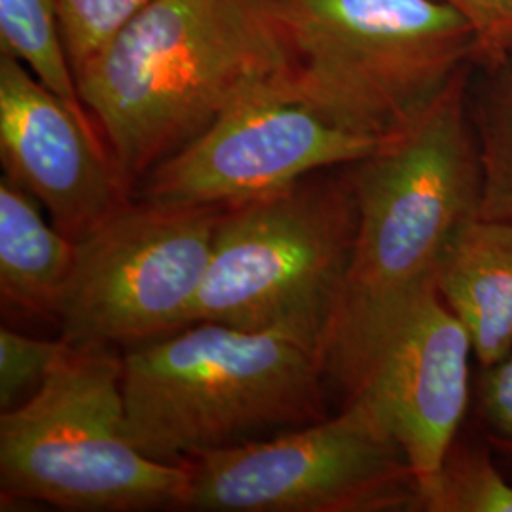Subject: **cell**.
I'll use <instances>...</instances> for the list:
<instances>
[{
    "label": "cell",
    "instance_id": "obj_1",
    "mask_svg": "<svg viewBox=\"0 0 512 512\" xmlns=\"http://www.w3.org/2000/svg\"><path fill=\"white\" fill-rule=\"evenodd\" d=\"M287 73L270 0H156L76 73V86L133 196L154 167Z\"/></svg>",
    "mask_w": 512,
    "mask_h": 512
},
{
    "label": "cell",
    "instance_id": "obj_2",
    "mask_svg": "<svg viewBox=\"0 0 512 512\" xmlns=\"http://www.w3.org/2000/svg\"><path fill=\"white\" fill-rule=\"evenodd\" d=\"M463 67L420 114L348 165L357 236L325 349V372L346 391L393 319L437 285L440 258L478 213L480 156Z\"/></svg>",
    "mask_w": 512,
    "mask_h": 512
},
{
    "label": "cell",
    "instance_id": "obj_3",
    "mask_svg": "<svg viewBox=\"0 0 512 512\" xmlns=\"http://www.w3.org/2000/svg\"><path fill=\"white\" fill-rule=\"evenodd\" d=\"M325 380L323 359L287 336L198 321L128 348L126 435L184 465L327 418Z\"/></svg>",
    "mask_w": 512,
    "mask_h": 512
},
{
    "label": "cell",
    "instance_id": "obj_4",
    "mask_svg": "<svg viewBox=\"0 0 512 512\" xmlns=\"http://www.w3.org/2000/svg\"><path fill=\"white\" fill-rule=\"evenodd\" d=\"M270 6L289 55L285 93L357 135H395L454 74L478 65L475 31L440 0Z\"/></svg>",
    "mask_w": 512,
    "mask_h": 512
},
{
    "label": "cell",
    "instance_id": "obj_5",
    "mask_svg": "<svg viewBox=\"0 0 512 512\" xmlns=\"http://www.w3.org/2000/svg\"><path fill=\"white\" fill-rule=\"evenodd\" d=\"M355 236L348 165L222 207L190 325L213 321L274 332L325 359Z\"/></svg>",
    "mask_w": 512,
    "mask_h": 512
},
{
    "label": "cell",
    "instance_id": "obj_6",
    "mask_svg": "<svg viewBox=\"0 0 512 512\" xmlns=\"http://www.w3.org/2000/svg\"><path fill=\"white\" fill-rule=\"evenodd\" d=\"M124 355L71 348L37 393L0 416L2 497L63 511L184 509L190 465L147 458L126 435Z\"/></svg>",
    "mask_w": 512,
    "mask_h": 512
},
{
    "label": "cell",
    "instance_id": "obj_7",
    "mask_svg": "<svg viewBox=\"0 0 512 512\" xmlns=\"http://www.w3.org/2000/svg\"><path fill=\"white\" fill-rule=\"evenodd\" d=\"M184 509L217 512L414 511L416 475L376 408L351 397L310 425L190 463Z\"/></svg>",
    "mask_w": 512,
    "mask_h": 512
},
{
    "label": "cell",
    "instance_id": "obj_8",
    "mask_svg": "<svg viewBox=\"0 0 512 512\" xmlns=\"http://www.w3.org/2000/svg\"><path fill=\"white\" fill-rule=\"evenodd\" d=\"M222 207L129 198L76 239L59 311L71 348H133L190 325Z\"/></svg>",
    "mask_w": 512,
    "mask_h": 512
},
{
    "label": "cell",
    "instance_id": "obj_9",
    "mask_svg": "<svg viewBox=\"0 0 512 512\" xmlns=\"http://www.w3.org/2000/svg\"><path fill=\"white\" fill-rule=\"evenodd\" d=\"M285 84L226 112L194 143L154 167L133 198L230 207L279 192L317 171L355 164L384 139L351 133L289 97Z\"/></svg>",
    "mask_w": 512,
    "mask_h": 512
},
{
    "label": "cell",
    "instance_id": "obj_10",
    "mask_svg": "<svg viewBox=\"0 0 512 512\" xmlns=\"http://www.w3.org/2000/svg\"><path fill=\"white\" fill-rule=\"evenodd\" d=\"M473 342L437 285L425 289L368 353L348 397L376 408L401 444L416 484L435 475L469 406Z\"/></svg>",
    "mask_w": 512,
    "mask_h": 512
},
{
    "label": "cell",
    "instance_id": "obj_11",
    "mask_svg": "<svg viewBox=\"0 0 512 512\" xmlns=\"http://www.w3.org/2000/svg\"><path fill=\"white\" fill-rule=\"evenodd\" d=\"M0 158L4 177L27 190L73 241L131 198L101 133L2 52Z\"/></svg>",
    "mask_w": 512,
    "mask_h": 512
},
{
    "label": "cell",
    "instance_id": "obj_12",
    "mask_svg": "<svg viewBox=\"0 0 512 512\" xmlns=\"http://www.w3.org/2000/svg\"><path fill=\"white\" fill-rule=\"evenodd\" d=\"M437 291L469 332L482 368L512 349V220H465L444 249Z\"/></svg>",
    "mask_w": 512,
    "mask_h": 512
},
{
    "label": "cell",
    "instance_id": "obj_13",
    "mask_svg": "<svg viewBox=\"0 0 512 512\" xmlns=\"http://www.w3.org/2000/svg\"><path fill=\"white\" fill-rule=\"evenodd\" d=\"M38 205L2 175L0 296L4 306L57 321L73 274L76 241L48 224Z\"/></svg>",
    "mask_w": 512,
    "mask_h": 512
},
{
    "label": "cell",
    "instance_id": "obj_14",
    "mask_svg": "<svg viewBox=\"0 0 512 512\" xmlns=\"http://www.w3.org/2000/svg\"><path fill=\"white\" fill-rule=\"evenodd\" d=\"M0 52L14 55L92 131L67 54L59 0H0Z\"/></svg>",
    "mask_w": 512,
    "mask_h": 512
},
{
    "label": "cell",
    "instance_id": "obj_15",
    "mask_svg": "<svg viewBox=\"0 0 512 512\" xmlns=\"http://www.w3.org/2000/svg\"><path fill=\"white\" fill-rule=\"evenodd\" d=\"M482 84L471 90V116L480 156L478 217L512 220V57L478 63Z\"/></svg>",
    "mask_w": 512,
    "mask_h": 512
},
{
    "label": "cell",
    "instance_id": "obj_16",
    "mask_svg": "<svg viewBox=\"0 0 512 512\" xmlns=\"http://www.w3.org/2000/svg\"><path fill=\"white\" fill-rule=\"evenodd\" d=\"M420 512H512V484L480 446L450 448L439 471L416 484Z\"/></svg>",
    "mask_w": 512,
    "mask_h": 512
},
{
    "label": "cell",
    "instance_id": "obj_17",
    "mask_svg": "<svg viewBox=\"0 0 512 512\" xmlns=\"http://www.w3.org/2000/svg\"><path fill=\"white\" fill-rule=\"evenodd\" d=\"M156 0H59L67 54L76 73L126 23Z\"/></svg>",
    "mask_w": 512,
    "mask_h": 512
},
{
    "label": "cell",
    "instance_id": "obj_18",
    "mask_svg": "<svg viewBox=\"0 0 512 512\" xmlns=\"http://www.w3.org/2000/svg\"><path fill=\"white\" fill-rule=\"evenodd\" d=\"M69 349L59 340H38L21 332L0 329V410L8 412L27 399L54 372L55 366Z\"/></svg>",
    "mask_w": 512,
    "mask_h": 512
},
{
    "label": "cell",
    "instance_id": "obj_19",
    "mask_svg": "<svg viewBox=\"0 0 512 512\" xmlns=\"http://www.w3.org/2000/svg\"><path fill=\"white\" fill-rule=\"evenodd\" d=\"M475 31L478 63L503 54L512 38V0H440Z\"/></svg>",
    "mask_w": 512,
    "mask_h": 512
},
{
    "label": "cell",
    "instance_id": "obj_20",
    "mask_svg": "<svg viewBox=\"0 0 512 512\" xmlns=\"http://www.w3.org/2000/svg\"><path fill=\"white\" fill-rule=\"evenodd\" d=\"M478 412L492 439L512 450V349L497 365L482 368Z\"/></svg>",
    "mask_w": 512,
    "mask_h": 512
},
{
    "label": "cell",
    "instance_id": "obj_21",
    "mask_svg": "<svg viewBox=\"0 0 512 512\" xmlns=\"http://www.w3.org/2000/svg\"><path fill=\"white\" fill-rule=\"evenodd\" d=\"M503 54L511 55L512 57V38L509 40V44L505 46V50H503Z\"/></svg>",
    "mask_w": 512,
    "mask_h": 512
}]
</instances>
